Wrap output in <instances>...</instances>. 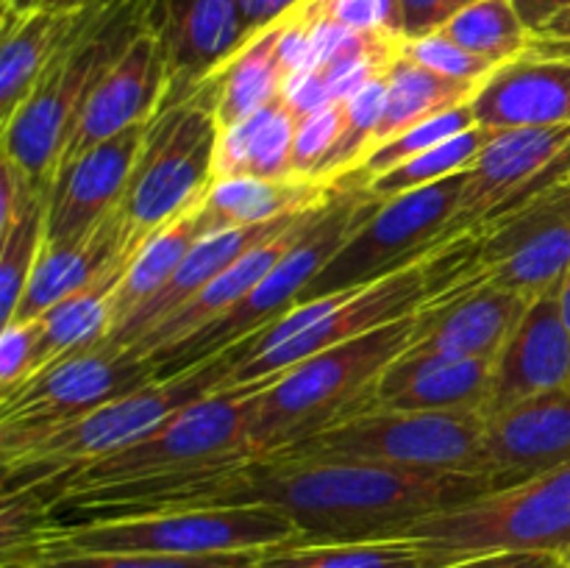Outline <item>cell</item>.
<instances>
[{"label":"cell","mask_w":570,"mask_h":568,"mask_svg":"<svg viewBox=\"0 0 570 568\" xmlns=\"http://www.w3.org/2000/svg\"><path fill=\"white\" fill-rule=\"evenodd\" d=\"M479 473L406 471L365 462L254 457L173 479L156 493L154 512L265 505L298 527L295 543L401 538L421 518L490 493Z\"/></svg>","instance_id":"1"},{"label":"cell","mask_w":570,"mask_h":568,"mask_svg":"<svg viewBox=\"0 0 570 568\" xmlns=\"http://www.w3.org/2000/svg\"><path fill=\"white\" fill-rule=\"evenodd\" d=\"M417 315L321 351L267 379L250 399L248 457H271L376 407L384 371L412 345Z\"/></svg>","instance_id":"2"},{"label":"cell","mask_w":570,"mask_h":568,"mask_svg":"<svg viewBox=\"0 0 570 568\" xmlns=\"http://www.w3.org/2000/svg\"><path fill=\"white\" fill-rule=\"evenodd\" d=\"M250 340L232 345L223 354L200 362L198 368L170 379H156L134 393L120 395L83 418L0 445L3 457V490L42 488L53 479L70 477L89 462L109 457L170 421L176 412L215 390L226 388L228 376L248 351Z\"/></svg>","instance_id":"3"},{"label":"cell","mask_w":570,"mask_h":568,"mask_svg":"<svg viewBox=\"0 0 570 568\" xmlns=\"http://www.w3.org/2000/svg\"><path fill=\"white\" fill-rule=\"evenodd\" d=\"M432 295L434 278L432 256H429L379 282L295 304L265 332L254 334L248 351L223 390L256 393L267 379L289 371L321 351L348 343L406 315H415L432 301Z\"/></svg>","instance_id":"4"},{"label":"cell","mask_w":570,"mask_h":568,"mask_svg":"<svg viewBox=\"0 0 570 568\" xmlns=\"http://www.w3.org/2000/svg\"><path fill=\"white\" fill-rule=\"evenodd\" d=\"M382 200L356 187H337L323 215L304 232V237L284 254V259L239 301L237 306L212 321L193 337L145 356L156 379H170L198 368L200 362L223 354L232 345L265 332L271 323L287 315L301 301L312 278L328 265L345 239L379 209Z\"/></svg>","instance_id":"5"},{"label":"cell","mask_w":570,"mask_h":568,"mask_svg":"<svg viewBox=\"0 0 570 568\" xmlns=\"http://www.w3.org/2000/svg\"><path fill=\"white\" fill-rule=\"evenodd\" d=\"M250 399L254 393L248 390H215L206 399L184 407L170 421H165L137 443L89 462L87 468L70 477L28 490H33L50 507L53 501L83 493V490L170 479L178 473L200 471V468H220L250 460L248 440H245Z\"/></svg>","instance_id":"6"},{"label":"cell","mask_w":570,"mask_h":568,"mask_svg":"<svg viewBox=\"0 0 570 568\" xmlns=\"http://www.w3.org/2000/svg\"><path fill=\"white\" fill-rule=\"evenodd\" d=\"M217 134L220 123L212 84L184 104L159 109L150 120L126 195L117 206L122 237L134 254L154 234L200 206L215 182Z\"/></svg>","instance_id":"7"},{"label":"cell","mask_w":570,"mask_h":568,"mask_svg":"<svg viewBox=\"0 0 570 568\" xmlns=\"http://www.w3.org/2000/svg\"><path fill=\"white\" fill-rule=\"evenodd\" d=\"M401 538L421 540L445 562L493 551L570 555V462L549 473L490 490L479 499L412 523Z\"/></svg>","instance_id":"8"},{"label":"cell","mask_w":570,"mask_h":568,"mask_svg":"<svg viewBox=\"0 0 570 568\" xmlns=\"http://www.w3.org/2000/svg\"><path fill=\"white\" fill-rule=\"evenodd\" d=\"M284 457L321 462H365L406 471L484 473V415L468 412L373 410L334 423L289 449Z\"/></svg>","instance_id":"9"},{"label":"cell","mask_w":570,"mask_h":568,"mask_svg":"<svg viewBox=\"0 0 570 568\" xmlns=\"http://www.w3.org/2000/svg\"><path fill=\"white\" fill-rule=\"evenodd\" d=\"M298 527L265 505L178 510L50 529L42 555H228L295 543Z\"/></svg>","instance_id":"10"},{"label":"cell","mask_w":570,"mask_h":568,"mask_svg":"<svg viewBox=\"0 0 570 568\" xmlns=\"http://www.w3.org/2000/svg\"><path fill=\"white\" fill-rule=\"evenodd\" d=\"M445 251H460L465 262H456L438 293L460 282H488L527 301L557 293L570 271V178Z\"/></svg>","instance_id":"11"},{"label":"cell","mask_w":570,"mask_h":568,"mask_svg":"<svg viewBox=\"0 0 570 568\" xmlns=\"http://www.w3.org/2000/svg\"><path fill=\"white\" fill-rule=\"evenodd\" d=\"M465 178L468 170L429 187L410 189L399 198L382 200L379 209L312 278L298 304L379 282L412 262L429 259L434 239L443 234L460 206Z\"/></svg>","instance_id":"12"},{"label":"cell","mask_w":570,"mask_h":568,"mask_svg":"<svg viewBox=\"0 0 570 568\" xmlns=\"http://www.w3.org/2000/svg\"><path fill=\"white\" fill-rule=\"evenodd\" d=\"M570 178V126L499 131L468 167L465 189L432 254L504 221Z\"/></svg>","instance_id":"13"},{"label":"cell","mask_w":570,"mask_h":568,"mask_svg":"<svg viewBox=\"0 0 570 568\" xmlns=\"http://www.w3.org/2000/svg\"><path fill=\"white\" fill-rule=\"evenodd\" d=\"M150 382L154 371L134 349L98 343L65 356L0 395V445L65 427Z\"/></svg>","instance_id":"14"},{"label":"cell","mask_w":570,"mask_h":568,"mask_svg":"<svg viewBox=\"0 0 570 568\" xmlns=\"http://www.w3.org/2000/svg\"><path fill=\"white\" fill-rule=\"evenodd\" d=\"M150 31L165 50L167 92L161 109L198 95L248 42L239 0H156Z\"/></svg>","instance_id":"15"},{"label":"cell","mask_w":570,"mask_h":568,"mask_svg":"<svg viewBox=\"0 0 570 568\" xmlns=\"http://www.w3.org/2000/svg\"><path fill=\"white\" fill-rule=\"evenodd\" d=\"M148 123L128 128L72 161L56 176L48 195L45 248L61 251L92 237L117 212L139 159Z\"/></svg>","instance_id":"16"},{"label":"cell","mask_w":570,"mask_h":568,"mask_svg":"<svg viewBox=\"0 0 570 568\" xmlns=\"http://www.w3.org/2000/svg\"><path fill=\"white\" fill-rule=\"evenodd\" d=\"M167 92L165 50L154 31H142L126 53L89 87L81 111L72 126L61 167H70L87 150L128 128L148 123L159 115Z\"/></svg>","instance_id":"17"},{"label":"cell","mask_w":570,"mask_h":568,"mask_svg":"<svg viewBox=\"0 0 570 568\" xmlns=\"http://www.w3.org/2000/svg\"><path fill=\"white\" fill-rule=\"evenodd\" d=\"M570 462V384L484 418L490 488H512Z\"/></svg>","instance_id":"18"},{"label":"cell","mask_w":570,"mask_h":568,"mask_svg":"<svg viewBox=\"0 0 570 568\" xmlns=\"http://www.w3.org/2000/svg\"><path fill=\"white\" fill-rule=\"evenodd\" d=\"M529 304L523 295L488 282L451 284L423 306L406 351L495 360Z\"/></svg>","instance_id":"19"},{"label":"cell","mask_w":570,"mask_h":568,"mask_svg":"<svg viewBox=\"0 0 570 568\" xmlns=\"http://www.w3.org/2000/svg\"><path fill=\"white\" fill-rule=\"evenodd\" d=\"M566 384H570V332L557 290L527 306L510 340L493 360L484 418Z\"/></svg>","instance_id":"20"},{"label":"cell","mask_w":570,"mask_h":568,"mask_svg":"<svg viewBox=\"0 0 570 568\" xmlns=\"http://www.w3.org/2000/svg\"><path fill=\"white\" fill-rule=\"evenodd\" d=\"M312 209H315V206H312ZM301 215H304V212L276 217V221L259 223V226L226 228V232H215L200 237L198 243L187 251V256H184L181 265L176 267L170 282H167L148 304L139 306L131 317H126L120 326L111 329V332L100 340V345H109V349H134L139 340L148 337V334L154 332L156 326H161L167 317L176 315L187 301H193L206 284L215 282V278L220 276L232 262H237L245 251L265 243V239L276 237L278 232L293 226Z\"/></svg>","instance_id":"21"},{"label":"cell","mask_w":570,"mask_h":568,"mask_svg":"<svg viewBox=\"0 0 570 568\" xmlns=\"http://www.w3.org/2000/svg\"><path fill=\"white\" fill-rule=\"evenodd\" d=\"M493 360L404 351L384 371L376 407L404 412H468L484 415Z\"/></svg>","instance_id":"22"},{"label":"cell","mask_w":570,"mask_h":568,"mask_svg":"<svg viewBox=\"0 0 570 568\" xmlns=\"http://www.w3.org/2000/svg\"><path fill=\"white\" fill-rule=\"evenodd\" d=\"M471 109L490 131L570 126V61L521 56L482 84Z\"/></svg>","instance_id":"23"},{"label":"cell","mask_w":570,"mask_h":568,"mask_svg":"<svg viewBox=\"0 0 570 568\" xmlns=\"http://www.w3.org/2000/svg\"><path fill=\"white\" fill-rule=\"evenodd\" d=\"M328 200L326 204L315 206V209L304 212V215H301L293 226H287L284 232H278L276 237L265 239V243H259V245H254L250 251H245V254L239 256L237 262H232V265H228L226 271L215 278V282L206 284V287L200 290L193 301H187V304H184L176 315L167 317V321L161 323V326H156L148 337L139 340V343L134 345V351H137L139 356H150L154 351H161V349H167V345H176V343H181V340L193 337L195 332H200V329L209 326L212 321H217L220 315H226V312L232 310V306H237L239 301H243L245 295H248L250 290H254L256 284H259L262 278H265L267 273H271L273 267L284 259V254H287V251L293 248L301 237H304L306 228H309L312 223L323 215V209L328 206Z\"/></svg>","instance_id":"24"},{"label":"cell","mask_w":570,"mask_h":568,"mask_svg":"<svg viewBox=\"0 0 570 568\" xmlns=\"http://www.w3.org/2000/svg\"><path fill=\"white\" fill-rule=\"evenodd\" d=\"M134 256L137 254L126 245L117 212L92 237L72 245V248L50 251L42 243L37 265H33L31 278H28L26 295H22L11 321H37L42 312H48L50 306L59 304L61 298L72 295L76 290L87 287L89 282L104 276L111 267L131 265Z\"/></svg>","instance_id":"25"},{"label":"cell","mask_w":570,"mask_h":568,"mask_svg":"<svg viewBox=\"0 0 570 568\" xmlns=\"http://www.w3.org/2000/svg\"><path fill=\"white\" fill-rule=\"evenodd\" d=\"M337 193L334 184L321 182H267V178L237 176L215 178L198 206L204 234L226 232V228L259 226L276 217L306 212L326 204Z\"/></svg>","instance_id":"26"},{"label":"cell","mask_w":570,"mask_h":568,"mask_svg":"<svg viewBox=\"0 0 570 568\" xmlns=\"http://www.w3.org/2000/svg\"><path fill=\"white\" fill-rule=\"evenodd\" d=\"M126 271L128 265L111 267L104 276L61 298L59 304H53L33 321V332H37L33 376L53 362L65 360V356L92 349L109 334V301Z\"/></svg>","instance_id":"27"},{"label":"cell","mask_w":570,"mask_h":568,"mask_svg":"<svg viewBox=\"0 0 570 568\" xmlns=\"http://www.w3.org/2000/svg\"><path fill=\"white\" fill-rule=\"evenodd\" d=\"M70 28V11L33 9L22 17H3V48H0V126L42 78L45 67L59 50Z\"/></svg>","instance_id":"28"},{"label":"cell","mask_w":570,"mask_h":568,"mask_svg":"<svg viewBox=\"0 0 570 568\" xmlns=\"http://www.w3.org/2000/svg\"><path fill=\"white\" fill-rule=\"evenodd\" d=\"M278 39H282V20L267 31L256 33L245 42L212 78L215 89V109L220 128L234 126L245 117L278 100L284 84V67L278 59Z\"/></svg>","instance_id":"29"},{"label":"cell","mask_w":570,"mask_h":568,"mask_svg":"<svg viewBox=\"0 0 570 568\" xmlns=\"http://www.w3.org/2000/svg\"><path fill=\"white\" fill-rule=\"evenodd\" d=\"M449 562L412 538L284 543L265 549L254 568H445Z\"/></svg>","instance_id":"30"},{"label":"cell","mask_w":570,"mask_h":568,"mask_svg":"<svg viewBox=\"0 0 570 568\" xmlns=\"http://www.w3.org/2000/svg\"><path fill=\"white\" fill-rule=\"evenodd\" d=\"M387 84V111H384V120L379 126L376 139H373V148L390 143L393 137L421 126V123L432 120V117L473 104L476 92L482 89L473 87V84H460L438 76V72L406 59L404 53H399V59L390 67Z\"/></svg>","instance_id":"31"},{"label":"cell","mask_w":570,"mask_h":568,"mask_svg":"<svg viewBox=\"0 0 570 568\" xmlns=\"http://www.w3.org/2000/svg\"><path fill=\"white\" fill-rule=\"evenodd\" d=\"M200 237H206V234L204 228H200L198 206H195L193 212H187V215H181L178 221H173L170 226L161 228L159 234H154V237L137 251V256L131 259L128 271L122 273L120 284H117L115 293H111L109 332L120 326L126 317H131L139 306L148 304V301L170 282V276L176 273V267L181 265L187 251L193 248Z\"/></svg>","instance_id":"32"},{"label":"cell","mask_w":570,"mask_h":568,"mask_svg":"<svg viewBox=\"0 0 570 568\" xmlns=\"http://www.w3.org/2000/svg\"><path fill=\"white\" fill-rule=\"evenodd\" d=\"M495 134L499 131L473 126L471 131L456 134V137L445 139V143L412 156V159L401 161V165H395L393 170L371 178V182L360 189L371 195V198L387 200V198H399V195L410 193V189L429 187V184H438L443 182V178L456 176V173H465L468 167L479 159V154L488 148V143L495 137Z\"/></svg>","instance_id":"33"},{"label":"cell","mask_w":570,"mask_h":568,"mask_svg":"<svg viewBox=\"0 0 570 568\" xmlns=\"http://www.w3.org/2000/svg\"><path fill=\"white\" fill-rule=\"evenodd\" d=\"M440 33L495 67L521 59L529 48V28L512 0H479L445 22Z\"/></svg>","instance_id":"34"},{"label":"cell","mask_w":570,"mask_h":568,"mask_svg":"<svg viewBox=\"0 0 570 568\" xmlns=\"http://www.w3.org/2000/svg\"><path fill=\"white\" fill-rule=\"evenodd\" d=\"M473 126H476V117H473L471 104L460 106V109L445 111V115H440V117H432V120L421 123V126H415V128H410V131L393 137L390 143L373 148L371 154H367L365 159H362L360 165L348 173V176H343L340 182H334V187H356V189L365 187L371 178L393 170V167L401 165V161L412 159V156L423 154V150L434 148V145L456 137V134L471 131Z\"/></svg>","instance_id":"35"},{"label":"cell","mask_w":570,"mask_h":568,"mask_svg":"<svg viewBox=\"0 0 570 568\" xmlns=\"http://www.w3.org/2000/svg\"><path fill=\"white\" fill-rule=\"evenodd\" d=\"M45 221H48V198H39L0 237V326L11 323L26 295L28 278L45 243Z\"/></svg>","instance_id":"36"},{"label":"cell","mask_w":570,"mask_h":568,"mask_svg":"<svg viewBox=\"0 0 570 568\" xmlns=\"http://www.w3.org/2000/svg\"><path fill=\"white\" fill-rule=\"evenodd\" d=\"M248 176L267 182H289L293 178V143L298 120L287 111L282 100L259 109L248 117Z\"/></svg>","instance_id":"37"},{"label":"cell","mask_w":570,"mask_h":568,"mask_svg":"<svg viewBox=\"0 0 570 568\" xmlns=\"http://www.w3.org/2000/svg\"><path fill=\"white\" fill-rule=\"evenodd\" d=\"M259 555H48L31 568H254Z\"/></svg>","instance_id":"38"},{"label":"cell","mask_w":570,"mask_h":568,"mask_svg":"<svg viewBox=\"0 0 570 568\" xmlns=\"http://www.w3.org/2000/svg\"><path fill=\"white\" fill-rule=\"evenodd\" d=\"M343 104H328L326 109L298 120L293 143V178H298V182H321L334 148L343 139Z\"/></svg>","instance_id":"39"},{"label":"cell","mask_w":570,"mask_h":568,"mask_svg":"<svg viewBox=\"0 0 570 568\" xmlns=\"http://www.w3.org/2000/svg\"><path fill=\"white\" fill-rule=\"evenodd\" d=\"M401 53L415 61V65L438 72V76L460 84H473V87H482L499 70L495 65L479 59V56H473L471 50H465L462 45H456L454 39H449L440 31L421 39H404L401 42Z\"/></svg>","instance_id":"40"},{"label":"cell","mask_w":570,"mask_h":568,"mask_svg":"<svg viewBox=\"0 0 570 568\" xmlns=\"http://www.w3.org/2000/svg\"><path fill=\"white\" fill-rule=\"evenodd\" d=\"M306 6L323 20H332L351 31L404 39L399 0H306Z\"/></svg>","instance_id":"41"},{"label":"cell","mask_w":570,"mask_h":568,"mask_svg":"<svg viewBox=\"0 0 570 568\" xmlns=\"http://www.w3.org/2000/svg\"><path fill=\"white\" fill-rule=\"evenodd\" d=\"M33 356H37L33 321H11L0 326V395L11 393L33 376Z\"/></svg>","instance_id":"42"},{"label":"cell","mask_w":570,"mask_h":568,"mask_svg":"<svg viewBox=\"0 0 570 568\" xmlns=\"http://www.w3.org/2000/svg\"><path fill=\"white\" fill-rule=\"evenodd\" d=\"M39 198H48V193L37 187L31 182L28 173H22L20 167L11 159H3L0 165V237L37 204Z\"/></svg>","instance_id":"43"},{"label":"cell","mask_w":570,"mask_h":568,"mask_svg":"<svg viewBox=\"0 0 570 568\" xmlns=\"http://www.w3.org/2000/svg\"><path fill=\"white\" fill-rule=\"evenodd\" d=\"M404 39H421L438 33L449 20L479 0H399Z\"/></svg>","instance_id":"44"},{"label":"cell","mask_w":570,"mask_h":568,"mask_svg":"<svg viewBox=\"0 0 570 568\" xmlns=\"http://www.w3.org/2000/svg\"><path fill=\"white\" fill-rule=\"evenodd\" d=\"M278 100L287 106V111L295 120H304V117L326 109L328 104H337V100L332 98V92H328V84L321 70L289 72V76L284 78Z\"/></svg>","instance_id":"45"},{"label":"cell","mask_w":570,"mask_h":568,"mask_svg":"<svg viewBox=\"0 0 570 568\" xmlns=\"http://www.w3.org/2000/svg\"><path fill=\"white\" fill-rule=\"evenodd\" d=\"M523 56L549 61H570V9L560 11L543 28L529 33V48Z\"/></svg>","instance_id":"46"},{"label":"cell","mask_w":570,"mask_h":568,"mask_svg":"<svg viewBox=\"0 0 570 568\" xmlns=\"http://www.w3.org/2000/svg\"><path fill=\"white\" fill-rule=\"evenodd\" d=\"M445 568H566L562 557L543 555V551H493V555L465 557Z\"/></svg>","instance_id":"47"},{"label":"cell","mask_w":570,"mask_h":568,"mask_svg":"<svg viewBox=\"0 0 570 568\" xmlns=\"http://www.w3.org/2000/svg\"><path fill=\"white\" fill-rule=\"evenodd\" d=\"M304 0H239V14H243L245 33H248V42L256 33L267 31L271 26H276L278 20L295 11Z\"/></svg>","instance_id":"48"},{"label":"cell","mask_w":570,"mask_h":568,"mask_svg":"<svg viewBox=\"0 0 570 568\" xmlns=\"http://www.w3.org/2000/svg\"><path fill=\"white\" fill-rule=\"evenodd\" d=\"M512 6H515V11L521 14L529 33H534L538 28H543L551 17L570 9V0H512Z\"/></svg>","instance_id":"49"},{"label":"cell","mask_w":570,"mask_h":568,"mask_svg":"<svg viewBox=\"0 0 570 568\" xmlns=\"http://www.w3.org/2000/svg\"><path fill=\"white\" fill-rule=\"evenodd\" d=\"M37 3L39 0H6L3 17H22L37 9Z\"/></svg>","instance_id":"50"},{"label":"cell","mask_w":570,"mask_h":568,"mask_svg":"<svg viewBox=\"0 0 570 568\" xmlns=\"http://www.w3.org/2000/svg\"><path fill=\"white\" fill-rule=\"evenodd\" d=\"M83 3H87V0H39L37 9H45V11H76V9H81Z\"/></svg>","instance_id":"51"},{"label":"cell","mask_w":570,"mask_h":568,"mask_svg":"<svg viewBox=\"0 0 570 568\" xmlns=\"http://www.w3.org/2000/svg\"><path fill=\"white\" fill-rule=\"evenodd\" d=\"M560 310H562V317H566V326L570 332V271H568L566 282H562V287H560Z\"/></svg>","instance_id":"52"},{"label":"cell","mask_w":570,"mask_h":568,"mask_svg":"<svg viewBox=\"0 0 570 568\" xmlns=\"http://www.w3.org/2000/svg\"><path fill=\"white\" fill-rule=\"evenodd\" d=\"M562 566H566V568H570V555L566 557V560H562Z\"/></svg>","instance_id":"53"},{"label":"cell","mask_w":570,"mask_h":568,"mask_svg":"<svg viewBox=\"0 0 570 568\" xmlns=\"http://www.w3.org/2000/svg\"><path fill=\"white\" fill-rule=\"evenodd\" d=\"M0 3H3V6H6V0H0Z\"/></svg>","instance_id":"54"}]
</instances>
